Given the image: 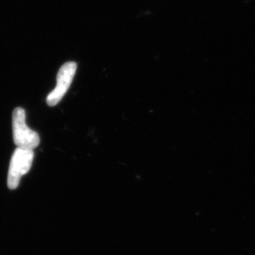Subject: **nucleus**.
Instances as JSON below:
<instances>
[{"mask_svg":"<svg viewBox=\"0 0 255 255\" xmlns=\"http://www.w3.org/2000/svg\"><path fill=\"white\" fill-rule=\"evenodd\" d=\"M77 65L76 62H68L64 64L57 73V85L54 90L48 94L47 104L49 106H57L68 91L76 75Z\"/></svg>","mask_w":255,"mask_h":255,"instance_id":"nucleus-3","label":"nucleus"},{"mask_svg":"<svg viewBox=\"0 0 255 255\" xmlns=\"http://www.w3.org/2000/svg\"><path fill=\"white\" fill-rule=\"evenodd\" d=\"M12 126L13 141L17 147L33 150L39 145V135L26 125V113L21 107L12 112Z\"/></svg>","mask_w":255,"mask_h":255,"instance_id":"nucleus-1","label":"nucleus"},{"mask_svg":"<svg viewBox=\"0 0 255 255\" xmlns=\"http://www.w3.org/2000/svg\"><path fill=\"white\" fill-rule=\"evenodd\" d=\"M33 158V150L22 147H17L15 150L10 161L7 174V187L9 189L14 190L18 187L22 176L29 172Z\"/></svg>","mask_w":255,"mask_h":255,"instance_id":"nucleus-2","label":"nucleus"}]
</instances>
